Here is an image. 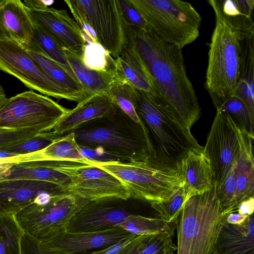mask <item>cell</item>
Returning a JSON list of instances; mask_svg holds the SVG:
<instances>
[{"instance_id": "7c38bea8", "label": "cell", "mask_w": 254, "mask_h": 254, "mask_svg": "<svg viewBox=\"0 0 254 254\" xmlns=\"http://www.w3.org/2000/svg\"><path fill=\"white\" fill-rule=\"evenodd\" d=\"M0 70L45 96L78 103L74 96L46 73L26 50L10 39L0 41Z\"/></svg>"}, {"instance_id": "4316f807", "label": "cell", "mask_w": 254, "mask_h": 254, "mask_svg": "<svg viewBox=\"0 0 254 254\" xmlns=\"http://www.w3.org/2000/svg\"><path fill=\"white\" fill-rule=\"evenodd\" d=\"M27 52L52 80L76 98L77 103L89 97L80 82L57 62L39 51Z\"/></svg>"}, {"instance_id": "1f68e13d", "label": "cell", "mask_w": 254, "mask_h": 254, "mask_svg": "<svg viewBox=\"0 0 254 254\" xmlns=\"http://www.w3.org/2000/svg\"><path fill=\"white\" fill-rule=\"evenodd\" d=\"M32 42V48L30 51L42 53L61 65L78 81L67 62L63 48L51 36L35 24Z\"/></svg>"}, {"instance_id": "30bf717a", "label": "cell", "mask_w": 254, "mask_h": 254, "mask_svg": "<svg viewBox=\"0 0 254 254\" xmlns=\"http://www.w3.org/2000/svg\"><path fill=\"white\" fill-rule=\"evenodd\" d=\"M55 166L70 181L66 191L80 199L100 202L127 200L130 198L119 179L93 163L55 161Z\"/></svg>"}, {"instance_id": "c3c4849f", "label": "cell", "mask_w": 254, "mask_h": 254, "mask_svg": "<svg viewBox=\"0 0 254 254\" xmlns=\"http://www.w3.org/2000/svg\"><path fill=\"white\" fill-rule=\"evenodd\" d=\"M9 165L8 162L0 163V170L7 167Z\"/></svg>"}, {"instance_id": "52a82bcc", "label": "cell", "mask_w": 254, "mask_h": 254, "mask_svg": "<svg viewBox=\"0 0 254 254\" xmlns=\"http://www.w3.org/2000/svg\"><path fill=\"white\" fill-rule=\"evenodd\" d=\"M95 165L119 179L126 186L130 197L150 203L166 200L184 185L179 173L156 168L147 161Z\"/></svg>"}, {"instance_id": "277c9868", "label": "cell", "mask_w": 254, "mask_h": 254, "mask_svg": "<svg viewBox=\"0 0 254 254\" xmlns=\"http://www.w3.org/2000/svg\"><path fill=\"white\" fill-rule=\"evenodd\" d=\"M227 215L221 211L214 185L190 197L177 224V254H211Z\"/></svg>"}, {"instance_id": "e575fe53", "label": "cell", "mask_w": 254, "mask_h": 254, "mask_svg": "<svg viewBox=\"0 0 254 254\" xmlns=\"http://www.w3.org/2000/svg\"><path fill=\"white\" fill-rule=\"evenodd\" d=\"M115 68L124 82L155 97L154 88L150 81L140 70L122 57L115 59Z\"/></svg>"}, {"instance_id": "2e32d148", "label": "cell", "mask_w": 254, "mask_h": 254, "mask_svg": "<svg viewBox=\"0 0 254 254\" xmlns=\"http://www.w3.org/2000/svg\"><path fill=\"white\" fill-rule=\"evenodd\" d=\"M26 8L33 22L55 40L63 49L82 56L86 43L80 28L66 10L48 6Z\"/></svg>"}, {"instance_id": "8d00e7d4", "label": "cell", "mask_w": 254, "mask_h": 254, "mask_svg": "<svg viewBox=\"0 0 254 254\" xmlns=\"http://www.w3.org/2000/svg\"><path fill=\"white\" fill-rule=\"evenodd\" d=\"M57 137H58L55 135L51 130L38 133L32 137L4 146L0 149L16 154L26 155L44 149Z\"/></svg>"}, {"instance_id": "4fadbf2b", "label": "cell", "mask_w": 254, "mask_h": 254, "mask_svg": "<svg viewBox=\"0 0 254 254\" xmlns=\"http://www.w3.org/2000/svg\"><path fill=\"white\" fill-rule=\"evenodd\" d=\"M239 130L228 115L216 112L203 147L213 172L216 192L236 165L240 153Z\"/></svg>"}, {"instance_id": "ab89813d", "label": "cell", "mask_w": 254, "mask_h": 254, "mask_svg": "<svg viewBox=\"0 0 254 254\" xmlns=\"http://www.w3.org/2000/svg\"><path fill=\"white\" fill-rule=\"evenodd\" d=\"M119 1L125 24L140 29L147 28L143 18L129 0H119Z\"/></svg>"}, {"instance_id": "cb8c5ba5", "label": "cell", "mask_w": 254, "mask_h": 254, "mask_svg": "<svg viewBox=\"0 0 254 254\" xmlns=\"http://www.w3.org/2000/svg\"><path fill=\"white\" fill-rule=\"evenodd\" d=\"M64 51L70 67L88 96L109 94L113 85L123 82L116 68L104 71L91 69L84 64L81 57L67 49H64Z\"/></svg>"}, {"instance_id": "f35d334b", "label": "cell", "mask_w": 254, "mask_h": 254, "mask_svg": "<svg viewBox=\"0 0 254 254\" xmlns=\"http://www.w3.org/2000/svg\"><path fill=\"white\" fill-rule=\"evenodd\" d=\"M82 155L87 160L95 164L113 162H125L122 159L102 149L79 145Z\"/></svg>"}, {"instance_id": "60d3db41", "label": "cell", "mask_w": 254, "mask_h": 254, "mask_svg": "<svg viewBox=\"0 0 254 254\" xmlns=\"http://www.w3.org/2000/svg\"><path fill=\"white\" fill-rule=\"evenodd\" d=\"M38 133L31 130H10L0 128V149Z\"/></svg>"}, {"instance_id": "d6a6232c", "label": "cell", "mask_w": 254, "mask_h": 254, "mask_svg": "<svg viewBox=\"0 0 254 254\" xmlns=\"http://www.w3.org/2000/svg\"><path fill=\"white\" fill-rule=\"evenodd\" d=\"M109 95L114 103L126 116L142 127L150 141L148 129L135 110L133 99V86L127 82L116 83L111 87Z\"/></svg>"}, {"instance_id": "7bdbcfd3", "label": "cell", "mask_w": 254, "mask_h": 254, "mask_svg": "<svg viewBox=\"0 0 254 254\" xmlns=\"http://www.w3.org/2000/svg\"><path fill=\"white\" fill-rule=\"evenodd\" d=\"M254 197H250L242 201L239 205L237 211L239 214L250 216L254 214Z\"/></svg>"}, {"instance_id": "603a6c76", "label": "cell", "mask_w": 254, "mask_h": 254, "mask_svg": "<svg viewBox=\"0 0 254 254\" xmlns=\"http://www.w3.org/2000/svg\"><path fill=\"white\" fill-rule=\"evenodd\" d=\"M19 179L50 182L66 191L71 183L66 175L56 169L54 160H27L15 162L1 178V180Z\"/></svg>"}, {"instance_id": "6da1fadb", "label": "cell", "mask_w": 254, "mask_h": 254, "mask_svg": "<svg viewBox=\"0 0 254 254\" xmlns=\"http://www.w3.org/2000/svg\"><path fill=\"white\" fill-rule=\"evenodd\" d=\"M124 28L122 52L148 73L154 97L190 129L199 119L201 108L187 73L182 49L165 42L148 27L140 29L125 23Z\"/></svg>"}, {"instance_id": "b9f144b4", "label": "cell", "mask_w": 254, "mask_h": 254, "mask_svg": "<svg viewBox=\"0 0 254 254\" xmlns=\"http://www.w3.org/2000/svg\"><path fill=\"white\" fill-rule=\"evenodd\" d=\"M136 236L135 235L101 250L93 251L90 254H117Z\"/></svg>"}, {"instance_id": "f1b7e54d", "label": "cell", "mask_w": 254, "mask_h": 254, "mask_svg": "<svg viewBox=\"0 0 254 254\" xmlns=\"http://www.w3.org/2000/svg\"><path fill=\"white\" fill-rule=\"evenodd\" d=\"M177 222H167L160 218H151L130 214L117 227L136 235L164 234L173 236Z\"/></svg>"}, {"instance_id": "bcb514c9", "label": "cell", "mask_w": 254, "mask_h": 254, "mask_svg": "<svg viewBox=\"0 0 254 254\" xmlns=\"http://www.w3.org/2000/svg\"><path fill=\"white\" fill-rule=\"evenodd\" d=\"M177 247H170L164 250L161 254H174V252L177 250Z\"/></svg>"}, {"instance_id": "484cf974", "label": "cell", "mask_w": 254, "mask_h": 254, "mask_svg": "<svg viewBox=\"0 0 254 254\" xmlns=\"http://www.w3.org/2000/svg\"><path fill=\"white\" fill-rule=\"evenodd\" d=\"M241 45L239 76L234 95L254 118V36L241 41Z\"/></svg>"}, {"instance_id": "44dd1931", "label": "cell", "mask_w": 254, "mask_h": 254, "mask_svg": "<svg viewBox=\"0 0 254 254\" xmlns=\"http://www.w3.org/2000/svg\"><path fill=\"white\" fill-rule=\"evenodd\" d=\"M0 27L9 39L27 51L32 49L34 24L20 0H0Z\"/></svg>"}, {"instance_id": "f546056e", "label": "cell", "mask_w": 254, "mask_h": 254, "mask_svg": "<svg viewBox=\"0 0 254 254\" xmlns=\"http://www.w3.org/2000/svg\"><path fill=\"white\" fill-rule=\"evenodd\" d=\"M24 235L14 214L0 213V254H25Z\"/></svg>"}, {"instance_id": "ffe728a7", "label": "cell", "mask_w": 254, "mask_h": 254, "mask_svg": "<svg viewBox=\"0 0 254 254\" xmlns=\"http://www.w3.org/2000/svg\"><path fill=\"white\" fill-rule=\"evenodd\" d=\"M180 174L187 200L192 196L211 190L214 187V174L203 147L189 150L182 159Z\"/></svg>"}, {"instance_id": "836d02e7", "label": "cell", "mask_w": 254, "mask_h": 254, "mask_svg": "<svg viewBox=\"0 0 254 254\" xmlns=\"http://www.w3.org/2000/svg\"><path fill=\"white\" fill-rule=\"evenodd\" d=\"M216 112L228 115L242 131L254 139V118L238 97L233 96L217 109Z\"/></svg>"}, {"instance_id": "7dc6e473", "label": "cell", "mask_w": 254, "mask_h": 254, "mask_svg": "<svg viewBox=\"0 0 254 254\" xmlns=\"http://www.w3.org/2000/svg\"><path fill=\"white\" fill-rule=\"evenodd\" d=\"M9 39L7 35L0 27V41Z\"/></svg>"}, {"instance_id": "ac0fdd59", "label": "cell", "mask_w": 254, "mask_h": 254, "mask_svg": "<svg viewBox=\"0 0 254 254\" xmlns=\"http://www.w3.org/2000/svg\"><path fill=\"white\" fill-rule=\"evenodd\" d=\"M118 109L109 94L91 95L70 109L51 131L57 137L63 136L94 120L112 117Z\"/></svg>"}, {"instance_id": "8fae6325", "label": "cell", "mask_w": 254, "mask_h": 254, "mask_svg": "<svg viewBox=\"0 0 254 254\" xmlns=\"http://www.w3.org/2000/svg\"><path fill=\"white\" fill-rule=\"evenodd\" d=\"M73 17L85 20L98 42L115 59L122 54L125 24L119 0H65Z\"/></svg>"}, {"instance_id": "d6986e66", "label": "cell", "mask_w": 254, "mask_h": 254, "mask_svg": "<svg viewBox=\"0 0 254 254\" xmlns=\"http://www.w3.org/2000/svg\"><path fill=\"white\" fill-rule=\"evenodd\" d=\"M215 21L229 28L241 41L254 36V0H207Z\"/></svg>"}, {"instance_id": "74e56055", "label": "cell", "mask_w": 254, "mask_h": 254, "mask_svg": "<svg viewBox=\"0 0 254 254\" xmlns=\"http://www.w3.org/2000/svg\"><path fill=\"white\" fill-rule=\"evenodd\" d=\"M187 201L183 187L176 190L165 200L150 203L160 217L167 222H178L184 205Z\"/></svg>"}, {"instance_id": "8992f818", "label": "cell", "mask_w": 254, "mask_h": 254, "mask_svg": "<svg viewBox=\"0 0 254 254\" xmlns=\"http://www.w3.org/2000/svg\"><path fill=\"white\" fill-rule=\"evenodd\" d=\"M241 41L226 26L215 21L208 54L205 87L216 109L234 96L238 81Z\"/></svg>"}, {"instance_id": "ee69618b", "label": "cell", "mask_w": 254, "mask_h": 254, "mask_svg": "<svg viewBox=\"0 0 254 254\" xmlns=\"http://www.w3.org/2000/svg\"><path fill=\"white\" fill-rule=\"evenodd\" d=\"M249 216L239 214L238 212L227 214L226 221L231 224H241L243 223Z\"/></svg>"}, {"instance_id": "9c48e42d", "label": "cell", "mask_w": 254, "mask_h": 254, "mask_svg": "<svg viewBox=\"0 0 254 254\" xmlns=\"http://www.w3.org/2000/svg\"><path fill=\"white\" fill-rule=\"evenodd\" d=\"M87 202L66 192L44 204L33 202L14 216L25 235L47 240L66 231L73 216Z\"/></svg>"}, {"instance_id": "d590c367", "label": "cell", "mask_w": 254, "mask_h": 254, "mask_svg": "<svg viewBox=\"0 0 254 254\" xmlns=\"http://www.w3.org/2000/svg\"><path fill=\"white\" fill-rule=\"evenodd\" d=\"M81 60L87 68L94 70L104 71L115 68V59L98 43L86 44Z\"/></svg>"}, {"instance_id": "7a4b0ae2", "label": "cell", "mask_w": 254, "mask_h": 254, "mask_svg": "<svg viewBox=\"0 0 254 254\" xmlns=\"http://www.w3.org/2000/svg\"><path fill=\"white\" fill-rule=\"evenodd\" d=\"M136 111L147 127L154 153L149 163L180 174L182 159L192 149L200 148L189 128L153 95L133 86Z\"/></svg>"}, {"instance_id": "3957f363", "label": "cell", "mask_w": 254, "mask_h": 254, "mask_svg": "<svg viewBox=\"0 0 254 254\" xmlns=\"http://www.w3.org/2000/svg\"><path fill=\"white\" fill-rule=\"evenodd\" d=\"M123 112L118 108L111 118L94 120L73 132L79 145L97 147L125 162H151L154 157L150 141L143 128L131 120L123 121Z\"/></svg>"}, {"instance_id": "4dcf8cb0", "label": "cell", "mask_w": 254, "mask_h": 254, "mask_svg": "<svg viewBox=\"0 0 254 254\" xmlns=\"http://www.w3.org/2000/svg\"><path fill=\"white\" fill-rule=\"evenodd\" d=\"M172 238L164 234L137 235L117 254H161L166 249L177 247Z\"/></svg>"}, {"instance_id": "5b68a950", "label": "cell", "mask_w": 254, "mask_h": 254, "mask_svg": "<svg viewBox=\"0 0 254 254\" xmlns=\"http://www.w3.org/2000/svg\"><path fill=\"white\" fill-rule=\"evenodd\" d=\"M147 27L165 42L179 49L199 36L201 18L189 2L180 0H129Z\"/></svg>"}, {"instance_id": "e0dca14e", "label": "cell", "mask_w": 254, "mask_h": 254, "mask_svg": "<svg viewBox=\"0 0 254 254\" xmlns=\"http://www.w3.org/2000/svg\"><path fill=\"white\" fill-rule=\"evenodd\" d=\"M107 201L87 202L73 216L67 231L93 232L110 229L123 222L131 213Z\"/></svg>"}, {"instance_id": "9a60e30c", "label": "cell", "mask_w": 254, "mask_h": 254, "mask_svg": "<svg viewBox=\"0 0 254 254\" xmlns=\"http://www.w3.org/2000/svg\"><path fill=\"white\" fill-rule=\"evenodd\" d=\"M66 192L62 187L32 180L0 181V213L15 214L29 204H44L54 196Z\"/></svg>"}, {"instance_id": "5bb4252c", "label": "cell", "mask_w": 254, "mask_h": 254, "mask_svg": "<svg viewBox=\"0 0 254 254\" xmlns=\"http://www.w3.org/2000/svg\"><path fill=\"white\" fill-rule=\"evenodd\" d=\"M135 234L119 227L102 231L71 232L65 231L44 240L24 235L31 254H84L91 250L108 247Z\"/></svg>"}, {"instance_id": "f6af8a7d", "label": "cell", "mask_w": 254, "mask_h": 254, "mask_svg": "<svg viewBox=\"0 0 254 254\" xmlns=\"http://www.w3.org/2000/svg\"><path fill=\"white\" fill-rule=\"evenodd\" d=\"M18 155H21L10 153L0 149V159L11 158Z\"/></svg>"}, {"instance_id": "7402d4cb", "label": "cell", "mask_w": 254, "mask_h": 254, "mask_svg": "<svg viewBox=\"0 0 254 254\" xmlns=\"http://www.w3.org/2000/svg\"><path fill=\"white\" fill-rule=\"evenodd\" d=\"M211 254H254V214L241 224L225 220Z\"/></svg>"}, {"instance_id": "d4e9b609", "label": "cell", "mask_w": 254, "mask_h": 254, "mask_svg": "<svg viewBox=\"0 0 254 254\" xmlns=\"http://www.w3.org/2000/svg\"><path fill=\"white\" fill-rule=\"evenodd\" d=\"M240 153L235 168V207L244 200L254 197L253 139L239 130Z\"/></svg>"}, {"instance_id": "83f0119b", "label": "cell", "mask_w": 254, "mask_h": 254, "mask_svg": "<svg viewBox=\"0 0 254 254\" xmlns=\"http://www.w3.org/2000/svg\"><path fill=\"white\" fill-rule=\"evenodd\" d=\"M40 153L42 160L92 163L82 155L73 132L56 138Z\"/></svg>"}, {"instance_id": "ba28073f", "label": "cell", "mask_w": 254, "mask_h": 254, "mask_svg": "<svg viewBox=\"0 0 254 254\" xmlns=\"http://www.w3.org/2000/svg\"><path fill=\"white\" fill-rule=\"evenodd\" d=\"M69 110L47 96L26 91L7 98L0 107V128L49 132Z\"/></svg>"}]
</instances>
